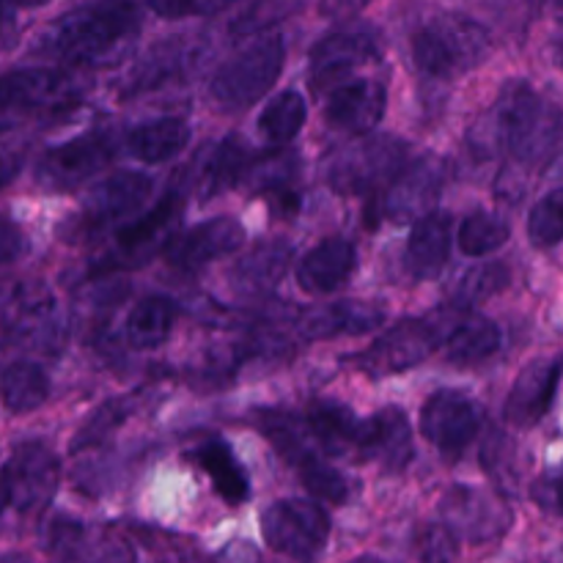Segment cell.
Returning a JSON list of instances; mask_svg holds the SVG:
<instances>
[{
	"mask_svg": "<svg viewBox=\"0 0 563 563\" xmlns=\"http://www.w3.org/2000/svg\"><path fill=\"white\" fill-rule=\"evenodd\" d=\"M242 242H245V229H242L240 220L220 214V218L203 220V223L187 229L185 234L174 236L170 245L165 247V258H168L170 267L196 273L214 258L240 251Z\"/></svg>",
	"mask_w": 563,
	"mask_h": 563,
	"instance_id": "e0dca14e",
	"label": "cell"
},
{
	"mask_svg": "<svg viewBox=\"0 0 563 563\" xmlns=\"http://www.w3.org/2000/svg\"><path fill=\"white\" fill-rule=\"evenodd\" d=\"M247 165H251V154H247L245 143L234 135L223 137V141L214 143V146L203 154L201 163L192 165V170H196L198 196L207 201V198L218 196V192L231 190V187L240 185L242 176L247 174Z\"/></svg>",
	"mask_w": 563,
	"mask_h": 563,
	"instance_id": "4316f807",
	"label": "cell"
},
{
	"mask_svg": "<svg viewBox=\"0 0 563 563\" xmlns=\"http://www.w3.org/2000/svg\"><path fill=\"white\" fill-rule=\"evenodd\" d=\"M190 143V124L176 115H163V119L143 121L132 126L126 135V148L135 159L148 165L168 163L176 154H181Z\"/></svg>",
	"mask_w": 563,
	"mask_h": 563,
	"instance_id": "83f0119b",
	"label": "cell"
},
{
	"mask_svg": "<svg viewBox=\"0 0 563 563\" xmlns=\"http://www.w3.org/2000/svg\"><path fill=\"white\" fill-rule=\"evenodd\" d=\"M86 563H135V550L126 542H121V539H110V542Z\"/></svg>",
	"mask_w": 563,
	"mask_h": 563,
	"instance_id": "b9f144b4",
	"label": "cell"
},
{
	"mask_svg": "<svg viewBox=\"0 0 563 563\" xmlns=\"http://www.w3.org/2000/svg\"><path fill=\"white\" fill-rule=\"evenodd\" d=\"M152 190L154 181L137 170H121V174L108 176L88 192L77 225H80L82 234H93V231L108 229L119 220L132 218L146 207Z\"/></svg>",
	"mask_w": 563,
	"mask_h": 563,
	"instance_id": "5bb4252c",
	"label": "cell"
},
{
	"mask_svg": "<svg viewBox=\"0 0 563 563\" xmlns=\"http://www.w3.org/2000/svg\"><path fill=\"white\" fill-rule=\"evenodd\" d=\"M5 482L11 489V509L20 515H36L49 506L60 482V462L49 445L38 440H25L14 445L3 465Z\"/></svg>",
	"mask_w": 563,
	"mask_h": 563,
	"instance_id": "7c38bea8",
	"label": "cell"
},
{
	"mask_svg": "<svg viewBox=\"0 0 563 563\" xmlns=\"http://www.w3.org/2000/svg\"><path fill=\"white\" fill-rule=\"evenodd\" d=\"M412 60L434 80H454L484 64L493 49L489 31L473 16L445 11L412 33Z\"/></svg>",
	"mask_w": 563,
	"mask_h": 563,
	"instance_id": "3957f363",
	"label": "cell"
},
{
	"mask_svg": "<svg viewBox=\"0 0 563 563\" xmlns=\"http://www.w3.org/2000/svg\"><path fill=\"white\" fill-rule=\"evenodd\" d=\"M440 517L460 542L465 539L471 544L495 542L511 526L509 506L471 484H454L445 493V498L440 500Z\"/></svg>",
	"mask_w": 563,
	"mask_h": 563,
	"instance_id": "4fadbf2b",
	"label": "cell"
},
{
	"mask_svg": "<svg viewBox=\"0 0 563 563\" xmlns=\"http://www.w3.org/2000/svg\"><path fill=\"white\" fill-rule=\"evenodd\" d=\"M11 506V489H9V482H5V473L3 467H0V517H3V511Z\"/></svg>",
	"mask_w": 563,
	"mask_h": 563,
	"instance_id": "f6af8a7d",
	"label": "cell"
},
{
	"mask_svg": "<svg viewBox=\"0 0 563 563\" xmlns=\"http://www.w3.org/2000/svg\"><path fill=\"white\" fill-rule=\"evenodd\" d=\"M445 185V163L440 157H421L416 163L407 165L394 185L385 190L377 207L379 212L394 218L396 223H410V220H423L427 214L438 212L434 201H438L440 190ZM377 212V214H379Z\"/></svg>",
	"mask_w": 563,
	"mask_h": 563,
	"instance_id": "9a60e30c",
	"label": "cell"
},
{
	"mask_svg": "<svg viewBox=\"0 0 563 563\" xmlns=\"http://www.w3.org/2000/svg\"><path fill=\"white\" fill-rule=\"evenodd\" d=\"M49 399V377L31 361H16L0 374V401L14 416L38 410Z\"/></svg>",
	"mask_w": 563,
	"mask_h": 563,
	"instance_id": "4dcf8cb0",
	"label": "cell"
},
{
	"mask_svg": "<svg viewBox=\"0 0 563 563\" xmlns=\"http://www.w3.org/2000/svg\"><path fill=\"white\" fill-rule=\"evenodd\" d=\"M352 563H383L379 559H372V555H363V559H355Z\"/></svg>",
	"mask_w": 563,
	"mask_h": 563,
	"instance_id": "c3c4849f",
	"label": "cell"
},
{
	"mask_svg": "<svg viewBox=\"0 0 563 563\" xmlns=\"http://www.w3.org/2000/svg\"><path fill=\"white\" fill-rule=\"evenodd\" d=\"M377 55V42L368 31H335L319 38L308 55V66H311V86L317 91L344 86L346 77L352 71L361 69L366 60Z\"/></svg>",
	"mask_w": 563,
	"mask_h": 563,
	"instance_id": "ac0fdd59",
	"label": "cell"
},
{
	"mask_svg": "<svg viewBox=\"0 0 563 563\" xmlns=\"http://www.w3.org/2000/svg\"><path fill=\"white\" fill-rule=\"evenodd\" d=\"M361 456L377 462L385 473L407 471L416 460V438L412 423L401 407H385L363 421Z\"/></svg>",
	"mask_w": 563,
	"mask_h": 563,
	"instance_id": "d6986e66",
	"label": "cell"
},
{
	"mask_svg": "<svg viewBox=\"0 0 563 563\" xmlns=\"http://www.w3.org/2000/svg\"><path fill=\"white\" fill-rule=\"evenodd\" d=\"M410 165V148L394 135H372L333 154L328 165L330 187L344 196H368L394 185Z\"/></svg>",
	"mask_w": 563,
	"mask_h": 563,
	"instance_id": "8992f818",
	"label": "cell"
},
{
	"mask_svg": "<svg viewBox=\"0 0 563 563\" xmlns=\"http://www.w3.org/2000/svg\"><path fill=\"white\" fill-rule=\"evenodd\" d=\"M148 9L159 16H168V20H179V16H207V14H218V11L229 9V3H187V5H176V3H148Z\"/></svg>",
	"mask_w": 563,
	"mask_h": 563,
	"instance_id": "60d3db41",
	"label": "cell"
},
{
	"mask_svg": "<svg viewBox=\"0 0 563 563\" xmlns=\"http://www.w3.org/2000/svg\"><path fill=\"white\" fill-rule=\"evenodd\" d=\"M306 432L328 451L330 456H344L350 451L361 454L363 421L341 401L319 399L306 410Z\"/></svg>",
	"mask_w": 563,
	"mask_h": 563,
	"instance_id": "cb8c5ba5",
	"label": "cell"
},
{
	"mask_svg": "<svg viewBox=\"0 0 563 563\" xmlns=\"http://www.w3.org/2000/svg\"><path fill=\"white\" fill-rule=\"evenodd\" d=\"M80 97V80L64 69H14L0 75V115L66 110Z\"/></svg>",
	"mask_w": 563,
	"mask_h": 563,
	"instance_id": "8fae6325",
	"label": "cell"
},
{
	"mask_svg": "<svg viewBox=\"0 0 563 563\" xmlns=\"http://www.w3.org/2000/svg\"><path fill=\"white\" fill-rule=\"evenodd\" d=\"M563 379V355L537 357L517 374L504 405V421L517 429H531L548 416Z\"/></svg>",
	"mask_w": 563,
	"mask_h": 563,
	"instance_id": "2e32d148",
	"label": "cell"
},
{
	"mask_svg": "<svg viewBox=\"0 0 563 563\" xmlns=\"http://www.w3.org/2000/svg\"><path fill=\"white\" fill-rule=\"evenodd\" d=\"M126 412H130V405L124 399H113V401H104L97 412L86 421V427L77 432L75 443H71V451H82V449H91V445L104 443L108 434H113L115 429L124 423Z\"/></svg>",
	"mask_w": 563,
	"mask_h": 563,
	"instance_id": "8d00e7d4",
	"label": "cell"
},
{
	"mask_svg": "<svg viewBox=\"0 0 563 563\" xmlns=\"http://www.w3.org/2000/svg\"><path fill=\"white\" fill-rule=\"evenodd\" d=\"M563 132V115L528 82H509L498 102L471 130L476 157L506 152L526 168L542 165L555 152Z\"/></svg>",
	"mask_w": 563,
	"mask_h": 563,
	"instance_id": "6da1fadb",
	"label": "cell"
},
{
	"mask_svg": "<svg viewBox=\"0 0 563 563\" xmlns=\"http://www.w3.org/2000/svg\"><path fill=\"white\" fill-rule=\"evenodd\" d=\"M20 168H22V154L0 146V190L16 179Z\"/></svg>",
	"mask_w": 563,
	"mask_h": 563,
	"instance_id": "7bdbcfd3",
	"label": "cell"
},
{
	"mask_svg": "<svg viewBox=\"0 0 563 563\" xmlns=\"http://www.w3.org/2000/svg\"><path fill=\"white\" fill-rule=\"evenodd\" d=\"M460 308H438L429 311L427 317L405 319L394 330L379 335L366 352L355 357V366L366 372L368 377H388V374H401L407 368L418 366L427 361L432 352H438L440 344H445L460 322L462 313L456 317Z\"/></svg>",
	"mask_w": 563,
	"mask_h": 563,
	"instance_id": "277c9868",
	"label": "cell"
},
{
	"mask_svg": "<svg viewBox=\"0 0 563 563\" xmlns=\"http://www.w3.org/2000/svg\"><path fill=\"white\" fill-rule=\"evenodd\" d=\"M388 108V91L379 80H352L330 93L324 104V121L341 132L368 135L383 121Z\"/></svg>",
	"mask_w": 563,
	"mask_h": 563,
	"instance_id": "ffe728a7",
	"label": "cell"
},
{
	"mask_svg": "<svg viewBox=\"0 0 563 563\" xmlns=\"http://www.w3.org/2000/svg\"><path fill=\"white\" fill-rule=\"evenodd\" d=\"M451 256V218L432 212L418 220L405 247L407 273L416 280H434L445 269Z\"/></svg>",
	"mask_w": 563,
	"mask_h": 563,
	"instance_id": "603a6c76",
	"label": "cell"
},
{
	"mask_svg": "<svg viewBox=\"0 0 563 563\" xmlns=\"http://www.w3.org/2000/svg\"><path fill=\"white\" fill-rule=\"evenodd\" d=\"M528 236L537 247H555L563 242V187L533 203L528 214Z\"/></svg>",
	"mask_w": 563,
	"mask_h": 563,
	"instance_id": "836d02e7",
	"label": "cell"
},
{
	"mask_svg": "<svg viewBox=\"0 0 563 563\" xmlns=\"http://www.w3.org/2000/svg\"><path fill=\"white\" fill-rule=\"evenodd\" d=\"M533 498H537V504L542 509L563 517V465L559 471H550L548 476H542L533 484Z\"/></svg>",
	"mask_w": 563,
	"mask_h": 563,
	"instance_id": "f35d334b",
	"label": "cell"
},
{
	"mask_svg": "<svg viewBox=\"0 0 563 563\" xmlns=\"http://www.w3.org/2000/svg\"><path fill=\"white\" fill-rule=\"evenodd\" d=\"M308 119L306 99L300 91H284L262 110L258 115V132L269 146H286L297 137Z\"/></svg>",
	"mask_w": 563,
	"mask_h": 563,
	"instance_id": "1f68e13d",
	"label": "cell"
},
{
	"mask_svg": "<svg viewBox=\"0 0 563 563\" xmlns=\"http://www.w3.org/2000/svg\"><path fill=\"white\" fill-rule=\"evenodd\" d=\"M484 423V410L473 396L462 390H434L421 407L418 429L445 460H460Z\"/></svg>",
	"mask_w": 563,
	"mask_h": 563,
	"instance_id": "30bf717a",
	"label": "cell"
},
{
	"mask_svg": "<svg viewBox=\"0 0 563 563\" xmlns=\"http://www.w3.org/2000/svg\"><path fill=\"white\" fill-rule=\"evenodd\" d=\"M456 559H460V539L443 522H429L418 531V561L456 563Z\"/></svg>",
	"mask_w": 563,
	"mask_h": 563,
	"instance_id": "74e56055",
	"label": "cell"
},
{
	"mask_svg": "<svg viewBox=\"0 0 563 563\" xmlns=\"http://www.w3.org/2000/svg\"><path fill=\"white\" fill-rule=\"evenodd\" d=\"M511 225L509 220L500 218L495 212H471L462 220L460 231H456V242H460V251L471 258L489 256V253L500 251V247L509 242Z\"/></svg>",
	"mask_w": 563,
	"mask_h": 563,
	"instance_id": "d6a6232c",
	"label": "cell"
},
{
	"mask_svg": "<svg viewBox=\"0 0 563 563\" xmlns=\"http://www.w3.org/2000/svg\"><path fill=\"white\" fill-rule=\"evenodd\" d=\"M11 27H14V9H11V5L0 3V38L9 36Z\"/></svg>",
	"mask_w": 563,
	"mask_h": 563,
	"instance_id": "ee69618b",
	"label": "cell"
},
{
	"mask_svg": "<svg viewBox=\"0 0 563 563\" xmlns=\"http://www.w3.org/2000/svg\"><path fill=\"white\" fill-rule=\"evenodd\" d=\"M115 157V141L108 130H93L47 148L36 163V181L44 190L69 192L102 174Z\"/></svg>",
	"mask_w": 563,
	"mask_h": 563,
	"instance_id": "9c48e42d",
	"label": "cell"
},
{
	"mask_svg": "<svg viewBox=\"0 0 563 563\" xmlns=\"http://www.w3.org/2000/svg\"><path fill=\"white\" fill-rule=\"evenodd\" d=\"M179 306L165 295H148L130 311L124 324L126 344L137 352L159 350L174 333Z\"/></svg>",
	"mask_w": 563,
	"mask_h": 563,
	"instance_id": "f1b7e54d",
	"label": "cell"
},
{
	"mask_svg": "<svg viewBox=\"0 0 563 563\" xmlns=\"http://www.w3.org/2000/svg\"><path fill=\"white\" fill-rule=\"evenodd\" d=\"M555 60H559L563 69V31L559 33V42H555Z\"/></svg>",
	"mask_w": 563,
	"mask_h": 563,
	"instance_id": "7dc6e473",
	"label": "cell"
},
{
	"mask_svg": "<svg viewBox=\"0 0 563 563\" xmlns=\"http://www.w3.org/2000/svg\"><path fill=\"white\" fill-rule=\"evenodd\" d=\"M289 264L291 247L284 240L262 242L247 256H242L240 264L231 269V289L240 297H245V300H258V297L273 295L275 286L289 273Z\"/></svg>",
	"mask_w": 563,
	"mask_h": 563,
	"instance_id": "7402d4cb",
	"label": "cell"
},
{
	"mask_svg": "<svg viewBox=\"0 0 563 563\" xmlns=\"http://www.w3.org/2000/svg\"><path fill=\"white\" fill-rule=\"evenodd\" d=\"M27 242L20 225L9 218H0V264H11L25 253Z\"/></svg>",
	"mask_w": 563,
	"mask_h": 563,
	"instance_id": "ab89813d",
	"label": "cell"
},
{
	"mask_svg": "<svg viewBox=\"0 0 563 563\" xmlns=\"http://www.w3.org/2000/svg\"><path fill=\"white\" fill-rule=\"evenodd\" d=\"M181 212H185V198L179 190H168L143 218L115 231L113 247L93 262L91 273L104 275L119 267H141L157 251L165 253V247L174 240V229L181 220Z\"/></svg>",
	"mask_w": 563,
	"mask_h": 563,
	"instance_id": "52a82bcc",
	"label": "cell"
},
{
	"mask_svg": "<svg viewBox=\"0 0 563 563\" xmlns=\"http://www.w3.org/2000/svg\"><path fill=\"white\" fill-rule=\"evenodd\" d=\"M385 319V313L377 306H368V302L357 300H344V302H330V306H319L313 311H308L302 317L300 330L308 341H322V339H335V335L346 333H368V330L377 328Z\"/></svg>",
	"mask_w": 563,
	"mask_h": 563,
	"instance_id": "d4e9b609",
	"label": "cell"
},
{
	"mask_svg": "<svg viewBox=\"0 0 563 563\" xmlns=\"http://www.w3.org/2000/svg\"><path fill=\"white\" fill-rule=\"evenodd\" d=\"M262 537L269 550L291 561L319 559L330 539V517L313 500H275L262 515Z\"/></svg>",
	"mask_w": 563,
	"mask_h": 563,
	"instance_id": "ba28073f",
	"label": "cell"
},
{
	"mask_svg": "<svg viewBox=\"0 0 563 563\" xmlns=\"http://www.w3.org/2000/svg\"><path fill=\"white\" fill-rule=\"evenodd\" d=\"M192 460L196 465L212 478L214 493L231 506H240L251 498V478H247L245 467L236 460L234 449L225 443L223 438L203 440L201 445H196L192 451Z\"/></svg>",
	"mask_w": 563,
	"mask_h": 563,
	"instance_id": "484cf974",
	"label": "cell"
},
{
	"mask_svg": "<svg viewBox=\"0 0 563 563\" xmlns=\"http://www.w3.org/2000/svg\"><path fill=\"white\" fill-rule=\"evenodd\" d=\"M0 563H31V559L22 553H5V555H0Z\"/></svg>",
	"mask_w": 563,
	"mask_h": 563,
	"instance_id": "bcb514c9",
	"label": "cell"
},
{
	"mask_svg": "<svg viewBox=\"0 0 563 563\" xmlns=\"http://www.w3.org/2000/svg\"><path fill=\"white\" fill-rule=\"evenodd\" d=\"M141 31V11L130 3L77 5L44 31L38 49L71 66L115 58Z\"/></svg>",
	"mask_w": 563,
	"mask_h": 563,
	"instance_id": "7a4b0ae2",
	"label": "cell"
},
{
	"mask_svg": "<svg viewBox=\"0 0 563 563\" xmlns=\"http://www.w3.org/2000/svg\"><path fill=\"white\" fill-rule=\"evenodd\" d=\"M500 350L498 324L478 313H462L445 341V361L454 366H478Z\"/></svg>",
	"mask_w": 563,
	"mask_h": 563,
	"instance_id": "f546056e",
	"label": "cell"
},
{
	"mask_svg": "<svg viewBox=\"0 0 563 563\" xmlns=\"http://www.w3.org/2000/svg\"><path fill=\"white\" fill-rule=\"evenodd\" d=\"M297 476H300V482L306 484L308 493H311L313 498L324 500V504L341 506L346 500V495H350V484H346V478L341 476L333 465L319 460V456H313L308 465H302L300 471H297Z\"/></svg>",
	"mask_w": 563,
	"mask_h": 563,
	"instance_id": "e575fe53",
	"label": "cell"
},
{
	"mask_svg": "<svg viewBox=\"0 0 563 563\" xmlns=\"http://www.w3.org/2000/svg\"><path fill=\"white\" fill-rule=\"evenodd\" d=\"M506 284H509V269H506L500 262L484 264V267L471 269V273L462 278L460 289H456V308H465V311H471V306H476V302L493 297L495 291L504 289Z\"/></svg>",
	"mask_w": 563,
	"mask_h": 563,
	"instance_id": "d590c367",
	"label": "cell"
},
{
	"mask_svg": "<svg viewBox=\"0 0 563 563\" xmlns=\"http://www.w3.org/2000/svg\"><path fill=\"white\" fill-rule=\"evenodd\" d=\"M357 267V247L344 236H330L306 253L297 264V284L308 295L341 289Z\"/></svg>",
	"mask_w": 563,
	"mask_h": 563,
	"instance_id": "44dd1931",
	"label": "cell"
},
{
	"mask_svg": "<svg viewBox=\"0 0 563 563\" xmlns=\"http://www.w3.org/2000/svg\"><path fill=\"white\" fill-rule=\"evenodd\" d=\"M286 44L280 33H264L220 64L209 82V93L223 110H245L256 104L284 71Z\"/></svg>",
	"mask_w": 563,
	"mask_h": 563,
	"instance_id": "5b68a950",
	"label": "cell"
}]
</instances>
